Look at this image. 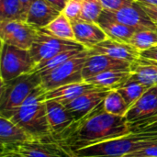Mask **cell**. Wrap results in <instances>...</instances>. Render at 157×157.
I'll list each match as a JSON object with an SVG mask.
<instances>
[{
	"mask_svg": "<svg viewBox=\"0 0 157 157\" xmlns=\"http://www.w3.org/2000/svg\"><path fill=\"white\" fill-rule=\"evenodd\" d=\"M103 104V103H102ZM132 133L125 117L107 113L103 105L76 121L70 134L58 145L71 152Z\"/></svg>",
	"mask_w": 157,
	"mask_h": 157,
	"instance_id": "cell-1",
	"label": "cell"
},
{
	"mask_svg": "<svg viewBox=\"0 0 157 157\" xmlns=\"http://www.w3.org/2000/svg\"><path fill=\"white\" fill-rule=\"evenodd\" d=\"M157 143V127L132 132L75 152L63 148L74 157H125Z\"/></svg>",
	"mask_w": 157,
	"mask_h": 157,
	"instance_id": "cell-2",
	"label": "cell"
},
{
	"mask_svg": "<svg viewBox=\"0 0 157 157\" xmlns=\"http://www.w3.org/2000/svg\"><path fill=\"white\" fill-rule=\"evenodd\" d=\"M45 91L35 89L10 119L24 129L35 141L53 142L47 119Z\"/></svg>",
	"mask_w": 157,
	"mask_h": 157,
	"instance_id": "cell-3",
	"label": "cell"
},
{
	"mask_svg": "<svg viewBox=\"0 0 157 157\" xmlns=\"http://www.w3.org/2000/svg\"><path fill=\"white\" fill-rule=\"evenodd\" d=\"M41 76L39 73H29L13 80L1 82L0 117L11 119L30 94L40 86Z\"/></svg>",
	"mask_w": 157,
	"mask_h": 157,
	"instance_id": "cell-4",
	"label": "cell"
},
{
	"mask_svg": "<svg viewBox=\"0 0 157 157\" xmlns=\"http://www.w3.org/2000/svg\"><path fill=\"white\" fill-rule=\"evenodd\" d=\"M88 55V49H85L55 69L47 73L40 74L41 76L40 86L42 89L47 92L69 84L83 82L82 70Z\"/></svg>",
	"mask_w": 157,
	"mask_h": 157,
	"instance_id": "cell-5",
	"label": "cell"
},
{
	"mask_svg": "<svg viewBox=\"0 0 157 157\" xmlns=\"http://www.w3.org/2000/svg\"><path fill=\"white\" fill-rule=\"evenodd\" d=\"M34 67L35 63L29 50L1 42V82L10 81L23 75L32 73Z\"/></svg>",
	"mask_w": 157,
	"mask_h": 157,
	"instance_id": "cell-6",
	"label": "cell"
},
{
	"mask_svg": "<svg viewBox=\"0 0 157 157\" xmlns=\"http://www.w3.org/2000/svg\"><path fill=\"white\" fill-rule=\"evenodd\" d=\"M86 48L75 40H61L39 30V35L32 47L29 50L31 58L36 64L47 61L57 54L73 50H85Z\"/></svg>",
	"mask_w": 157,
	"mask_h": 157,
	"instance_id": "cell-7",
	"label": "cell"
},
{
	"mask_svg": "<svg viewBox=\"0 0 157 157\" xmlns=\"http://www.w3.org/2000/svg\"><path fill=\"white\" fill-rule=\"evenodd\" d=\"M45 102L51 137L58 144L70 134L76 120L63 104L54 100H46Z\"/></svg>",
	"mask_w": 157,
	"mask_h": 157,
	"instance_id": "cell-8",
	"label": "cell"
},
{
	"mask_svg": "<svg viewBox=\"0 0 157 157\" xmlns=\"http://www.w3.org/2000/svg\"><path fill=\"white\" fill-rule=\"evenodd\" d=\"M39 35V29L22 20L0 22V39L2 43L20 49L29 50Z\"/></svg>",
	"mask_w": 157,
	"mask_h": 157,
	"instance_id": "cell-9",
	"label": "cell"
},
{
	"mask_svg": "<svg viewBox=\"0 0 157 157\" xmlns=\"http://www.w3.org/2000/svg\"><path fill=\"white\" fill-rule=\"evenodd\" d=\"M101 16L118 21L136 30H157L156 25L137 1L116 11L103 10Z\"/></svg>",
	"mask_w": 157,
	"mask_h": 157,
	"instance_id": "cell-10",
	"label": "cell"
},
{
	"mask_svg": "<svg viewBox=\"0 0 157 157\" xmlns=\"http://www.w3.org/2000/svg\"><path fill=\"white\" fill-rule=\"evenodd\" d=\"M109 91L110 90L96 87L81 95L64 106L72 112L76 121H78L102 105Z\"/></svg>",
	"mask_w": 157,
	"mask_h": 157,
	"instance_id": "cell-11",
	"label": "cell"
},
{
	"mask_svg": "<svg viewBox=\"0 0 157 157\" xmlns=\"http://www.w3.org/2000/svg\"><path fill=\"white\" fill-rule=\"evenodd\" d=\"M6 154H17L22 157H66L60 145L46 141H33L1 152V155Z\"/></svg>",
	"mask_w": 157,
	"mask_h": 157,
	"instance_id": "cell-12",
	"label": "cell"
},
{
	"mask_svg": "<svg viewBox=\"0 0 157 157\" xmlns=\"http://www.w3.org/2000/svg\"><path fill=\"white\" fill-rule=\"evenodd\" d=\"M88 51L90 54H104L117 60L128 62L131 64L141 57V52L129 43L113 40L111 39H107Z\"/></svg>",
	"mask_w": 157,
	"mask_h": 157,
	"instance_id": "cell-13",
	"label": "cell"
},
{
	"mask_svg": "<svg viewBox=\"0 0 157 157\" xmlns=\"http://www.w3.org/2000/svg\"><path fill=\"white\" fill-rule=\"evenodd\" d=\"M131 63L121 61L104 54H90L88 55L82 70L84 81L106 71L110 70H129Z\"/></svg>",
	"mask_w": 157,
	"mask_h": 157,
	"instance_id": "cell-14",
	"label": "cell"
},
{
	"mask_svg": "<svg viewBox=\"0 0 157 157\" xmlns=\"http://www.w3.org/2000/svg\"><path fill=\"white\" fill-rule=\"evenodd\" d=\"M156 115L157 86H153L129 109L125 118L129 123H137Z\"/></svg>",
	"mask_w": 157,
	"mask_h": 157,
	"instance_id": "cell-15",
	"label": "cell"
},
{
	"mask_svg": "<svg viewBox=\"0 0 157 157\" xmlns=\"http://www.w3.org/2000/svg\"><path fill=\"white\" fill-rule=\"evenodd\" d=\"M33 141L35 140L12 120L0 117L1 152Z\"/></svg>",
	"mask_w": 157,
	"mask_h": 157,
	"instance_id": "cell-16",
	"label": "cell"
},
{
	"mask_svg": "<svg viewBox=\"0 0 157 157\" xmlns=\"http://www.w3.org/2000/svg\"><path fill=\"white\" fill-rule=\"evenodd\" d=\"M61 13L46 0H34L29 8L25 22L40 29L48 26Z\"/></svg>",
	"mask_w": 157,
	"mask_h": 157,
	"instance_id": "cell-17",
	"label": "cell"
},
{
	"mask_svg": "<svg viewBox=\"0 0 157 157\" xmlns=\"http://www.w3.org/2000/svg\"><path fill=\"white\" fill-rule=\"evenodd\" d=\"M72 24L75 41L82 44L86 49L89 50L97 44L109 39L98 23L79 20Z\"/></svg>",
	"mask_w": 157,
	"mask_h": 157,
	"instance_id": "cell-18",
	"label": "cell"
},
{
	"mask_svg": "<svg viewBox=\"0 0 157 157\" xmlns=\"http://www.w3.org/2000/svg\"><path fill=\"white\" fill-rule=\"evenodd\" d=\"M132 76V71L129 70H110L100 73L86 82L94 86L107 90H117L125 85Z\"/></svg>",
	"mask_w": 157,
	"mask_h": 157,
	"instance_id": "cell-19",
	"label": "cell"
},
{
	"mask_svg": "<svg viewBox=\"0 0 157 157\" xmlns=\"http://www.w3.org/2000/svg\"><path fill=\"white\" fill-rule=\"evenodd\" d=\"M94 88H96V86L86 81L69 84L45 92V100H54L65 105Z\"/></svg>",
	"mask_w": 157,
	"mask_h": 157,
	"instance_id": "cell-20",
	"label": "cell"
},
{
	"mask_svg": "<svg viewBox=\"0 0 157 157\" xmlns=\"http://www.w3.org/2000/svg\"><path fill=\"white\" fill-rule=\"evenodd\" d=\"M131 80L137 81L148 87L157 86V61L140 57L131 64Z\"/></svg>",
	"mask_w": 157,
	"mask_h": 157,
	"instance_id": "cell-21",
	"label": "cell"
},
{
	"mask_svg": "<svg viewBox=\"0 0 157 157\" xmlns=\"http://www.w3.org/2000/svg\"><path fill=\"white\" fill-rule=\"evenodd\" d=\"M98 24L104 30L109 39L125 43H129L132 35L137 31L136 29L131 27H128L118 21L109 19L103 16L100 17Z\"/></svg>",
	"mask_w": 157,
	"mask_h": 157,
	"instance_id": "cell-22",
	"label": "cell"
},
{
	"mask_svg": "<svg viewBox=\"0 0 157 157\" xmlns=\"http://www.w3.org/2000/svg\"><path fill=\"white\" fill-rule=\"evenodd\" d=\"M39 30L42 33L48 34L50 36H52L61 40H75L73 24L70 21V19L66 16H64L63 13H61L48 26Z\"/></svg>",
	"mask_w": 157,
	"mask_h": 157,
	"instance_id": "cell-23",
	"label": "cell"
},
{
	"mask_svg": "<svg viewBox=\"0 0 157 157\" xmlns=\"http://www.w3.org/2000/svg\"><path fill=\"white\" fill-rule=\"evenodd\" d=\"M104 110L114 116L125 117L130 107L118 90H110L103 101Z\"/></svg>",
	"mask_w": 157,
	"mask_h": 157,
	"instance_id": "cell-24",
	"label": "cell"
},
{
	"mask_svg": "<svg viewBox=\"0 0 157 157\" xmlns=\"http://www.w3.org/2000/svg\"><path fill=\"white\" fill-rule=\"evenodd\" d=\"M150 87L146 86L144 84H141L137 81L129 80L125 85L121 86L119 89H117L120 94L122 96L126 103L131 108L132 105H134L148 90Z\"/></svg>",
	"mask_w": 157,
	"mask_h": 157,
	"instance_id": "cell-25",
	"label": "cell"
},
{
	"mask_svg": "<svg viewBox=\"0 0 157 157\" xmlns=\"http://www.w3.org/2000/svg\"><path fill=\"white\" fill-rule=\"evenodd\" d=\"M82 51H84V50H73V51H66V52H61L47 61H44L42 63L36 64L32 73L43 74V73L50 72V71L55 69L56 67L62 65L65 62L69 61L70 59H72L78 53H80Z\"/></svg>",
	"mask_w": 157,
	"mask_h": 157,
	"instance_id": "cell-26",
	"label": "cell"
},
{
	"mask_svg": "<svg viewBox=\"0 0 157 157\" xmlns=\"http://www.w3.org/2000/svg\"><path fill=\"white\" fill-rule=\"evenodd\" d=\"M129 44L143 52L157 45V30H137L131 38Z\"/></svg>",
	"mask_w": 157,
	"mask_h": 157,
	"instance_id": "cell-27",
	"label": "cell"
},
{
	"mask_svg": "<svg viewBox=\"0 0 157 157\" xmlns=\"http://www.w3.org/2000/svg\"><path fill=\"white\" fill-rule=\"evenodd\" d=\"M11 20H22L20 1L0 0V22Z\"/></svg>",
	"mask_w": 157,
	"mask_h": 157,
	"instance_id": "cell-28",
	"label": "cell"
},
{
	"mask_svg": "<svg viewBox=\"0 0 157 157\" xmlns=\"http://www.w3.org/2000/svg\"><path fill=\"white\" fill-rule=\"evenodd\" d=\"M81 20L98 23L104 10L100 0H82Z\"/></svg>",
	"mask_w": 157,
	"mask_h": 157,
	"instance_id": "cell-29",
	"label": "cell"
},
{
	"mask_svg": "<svg viewBox=\"0 0 157 157\" xmlns=\"http://www.w3.org/2000/svg\"><path fill=\"white\" fill-rule=\"evenodd\" d=\"M82 7V0H68L62 13L66 16L72 23H74L81 20Z\"/></svg>",
	"mask_w": 157,
	"mask_h": 157,
	"instance_id": "cell-30",
	"label": "cell"
},
{
	"mask_svg": "<svg viewBox=\"0 0 157 157\" xmlns=\"http://www.w3.org/2000/svg\"><path fill=\"white\" fill-rule=\"evenodd\" d=\"M104 10L106 11H116L123 6L130 5L134 2V0H100Z\"/></svg>",
	"mask_w": 157,
	"mask_h": 157,
	"instance_id": "cell-31",
	"label": "cell"
},
{
	"mask_svg": "<svg viewBox=\"0 0 157 157\" xmlns=\"http://www.w3.org/2000/svg\"><path fill=\"white\" fill-rule=\"evenodd\" d=\"M125 157H157V143L138 150Z\"/></svg>",
	"mask_w": 157,
	"mask_h": 157,
	"instance_id": "cell-32",
	"label": "cell"
},
{
	"mask_svg": "<svg viewBox=\"0 0 157 157\" xmlns=\"http://www.w3.org/2000/svg\"><path fill=\"white\" fill-rule=\"evenodd\" d=\"M140 5L157 27V6L147 5V4H143V3H140Z\"/></svg>",
	"mask_w": 157,
	"mask_h": 157,
	"instance_id": "cell-33",
	"label": "cell"
},
{
	"mask_svg": "<svg viewBox=\"0 0 157 157\" xmlns=\"http://www.w3.org/2000/svg\"><path fill=\"white\" fill-rule=\"evenodd\" d=\"M141 56L144 58H146V59L157 61V45L141 52Z\"/></svg>",
	"mask_w": 157,
	"mask_h": 157,
	"instance_id": "cell-34",
	"label": "cell"
},
{
	"mask_svg": "<svg viewBox=\"0 0 157 157\" xmlns=\"http://www.w3.org/2000/svg\"><path fill=\"white\" fill-rule=\"evenodd\" d=\"M20 1V5H21V13H22V20L26 21V17H27V13L29 11V8L31 5V3L34 0H19Z\"/></svg>",
	"mask_w": 157,
	"mask_h": 157,
	"instance_id": "cell-35",
	"label": "cell"
},
{
	"mask_svg": "<svg viewBox=\"0 0 157 157\" xmlns=\"http://www.w3.org/2000/svg\"><path fill=\"white\" fill-rule=\"evenodd\" d=\"M46 1L61 12L63 10L64 6H66V3L68 2V0H46Z\"/></svg>",
	"mask_w": 157,
	"mask_h": 157,
	"instance_id": "cell-36",
	"label": "cell"
},
{
	"mask_svg": "<svg viewBox=\"0 0 157 157\" xmlns=\"http://www.w3.org/2000/svg\"><path fill=\"white\" fill-rule=\"evenodd\" d=\"M137 123H140V124H143V125H145V126H154V125H157V115L149 119V120H146V121H141V122H137Z\"/></svg>",
	"mask_w": 157,
	"mask_h": 157,
	"instance_id": "cell-37",
	"label": "cell"
},
{
	"mask_svg": "<svg viewBox=\"0 0 157 157\" xmlns=\"http://www.w3.org/2000/svg\"><path fill=\"white\" fill-rule=\"evenodd\" d=\"M134 1H137V2H139V3H143V4L157 6V0H134Z\"/></svg>",
	"mask_w": 157,
	"mask_h": 157,
	"instance_id": "cell-38",
	"label": "cell"
},
{
	"mask_svg": "<svg viewBox=\"0 0 157 157\" xmlns=\"http://www.w3.org/2000/svg\"><path fill=\"white\" fill-rule=\"evenodd\" d=\"M1 157H22L19 155L17 154H6V155H1Z\"/></svg>",
	"mask_w": 157,
	"mask_h": 157,
	"instance_id": "cell-39",
	"label": "cell"
},
{
	"mask_svg": "<svg viewBox=\"0 0 157 157\" xmlns=\"http://www.w3.org/2000/svg\"><path fill=\"white\" fill-rule=\"evenodd\" d=\"M62 149H63V148H62ZM63 153H64V155H65V156H66V157H74L73 155H70L69 153H67L66 151H64L63 149Z\"/></svg>",
	"mask_w": 157,
	"mask_h": 157,
	"instance_id": "cell-40",
	"label": "cell"
},
{
	"mask_svg": "<svg viewBox=\"0 0 157 157\" xmlns=\"http://www.w3.org/2000/svg\"><path fill=\"white\" fill-rule=\"evenodd\" d=\"M64 151H65V150H64ZM67 153H68V152H67Z\"/></svg>",
	"mask_w": 157,
	"mask_h": 157,
	"instance_id": "cell-41",
	"label": "cell"
}]
</instances>
